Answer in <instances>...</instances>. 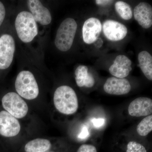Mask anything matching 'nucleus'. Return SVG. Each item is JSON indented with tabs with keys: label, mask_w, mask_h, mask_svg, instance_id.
Wrapping results in <instances>:
<instances>
[{
	"label": "nucleus",
	"mask_w": 152,
	"mask_h": 152,
	"mask_svg": "<svg viewBox=\"0 0 152 152\" xmlns=\"http://www.w3.org/2000/svg\"><path fill=\"white\" fill-rule=\"evenodd\" d=\"M134 17L139 25L145 29L152 25V6L146 2L140 3L134 9Z\"/></svg>",
	"instance_id": "4468645a"
},
{
	"label": "nucleus",
	"mask_w": 152,
	"mask_h": 152,
	"mask_svg": "<svg viewBox=\"0 0 152 152\" xmlns=\"http://www.w3.org/2000/svg\"><path fill=\"white\" fill-rule=\"evenodd\" d=\"M115 10L120 16L125 20H129L133 16L132 8L127 3L122 1L117 2L115 4Z\"/></svg>",
	"instance_id": "a211bd4d"
},
{
	"label": "nucleus",
	"mask_w": 152,
	"mask_h": 152,
	"mask_svg": "<svg viewBox=\"0 0 152 152\" xmlns=\"http://www.w3.org/2000/svg\"><path fill=\"white\" fill-rule=\"evenodd\" d=\"M27 3L30 13L37 23L42 26H47L50 24L52 20L50 12L40 1L29 0Z\"/></svg>",
	"instance_id": "6e6552de"
},
{
	"label": "nucleus",
	"mask_w": 152,
	"mask_h": 152,
	"mask_svg": "<svg viewBox=\"0 0 152 152\" xmlns=\"http://www.w3.org/2000/svg\"><path fill=\"white\" fill-rule=\"evenodd\" d=\"M15 88L22 98L31 100L37 97L39 88L34 76L29 71H21L16 79Z\"/></svg>",
	"instance_id": "20e7f679"
},
{
	"label": "nucleus",
	"mask_w": 152,
	"mask_h": 152,
	"mask_svg": "<svg viewBox=\"0 0 152 152\" xmlns=\"http://www.w3.org/2000/svg\"><path fill=\"white\" fill-rule=\"evenodd\" d=\"M152 131V115L146 116L137 126V132L139 135L145 137Z\"/></svg>",
	"instance_id": "6ab92c4d"
},
{
	"label": "nucleus",
	"mask_w": 152,
	"mask_h": 152,
	"mask_svg": "<svg viewBox=\"0 0 152 152\" xmlns=\"http://www.w3.org/2000/svg\"><path fill=\"white\" fill-rule=\"evenodd\" d=\"M102 26L104 35L110 41L121 40L127 34V28L126 26L114 20H107Z\"/></svg>",
	"instance_id": "9d476101"
},
{
	"label": "nucleus",
	"mask_w": 152,
	"mask_h": 152,
	"mask_svg": "<svg viewBox=\"0 0 152 152\" xmlns=\"http://www.w3.org/2000/svg\"><path fill=\"white\" fill-rule=\"evenodd\" d=\"M15 28L20 39L25 43H29L37 36V23L32 15L28 11L20 12L15 22Z\"/></svg>",
	"instance_id": "f03ea898"
},
{
	"label": "nucleus",
	"mask_w": 152,
	"mask_h": 152,
	"mask_svg": "<svg viewBox=\"0 0 152 152\" xmlns=\"http://www.w3.org/2000/svg\"><path fill=\"white\" fill-rule=\"evenodd\" d=\"M77 28V22L73 18L65 19L57 30L55 45L58 50L66 52L72 48Z\"/></svg>",
	"instance_id": "7ed1b4c3"
},
{
	"label": "nucleus",
	"mask_w": 152,
	"mask_h": 152,
	"mask_svg": "<svg viewBox=\"0 0 152 152\" xmlns=\"http://www.w3.org/2000/svg\"><path fill=\"white\" fill-rule=\"evenodd\" d=\"M94 125L96 127H100L102 126L104 123V120L102 119H95L93 121Z\"/></svg>",
	"instance_id": "b1692460"
},
{
	"label": "nucleus",
	"mask_w": 152,
	"mask_h": 152,
	"mask_svg": "<svg viewBox=\"0 0 152 152\" xmlns=\"http://www.w3.org/2000/svg\"><path fill=\"white\" fill-rule=\"evenodd\" d=\"M20 130V124L16 118L6 111L0 112L1 135L6 137H15Z\"/></svg>",
	"instance_id": "0eeeda50"
},
{
	"label": "nucleus",
	"mask_w": 152,
	"mask_h": 152,
	"mask_svg": "<svg viewBox=\"0 0 152 152\" xmlns=\"http://www.w3.org/2000/svg\"><path fill=\"white\" fill-rule=\"evenodd\" d=\"M113 2V1L110 0H96V3L99 6H105L112 4Z\"/></svg>",
	"instance_id": "5701e85b"
},
{
	"label": "nucleus",
	"mask_w": 152,
	"mask_h": 152,
	"mask_svg": "<svg viewBox=\"0 0 152 152\" xmlns=\"http://www.w3.org/2000/svg\"><path fill=\"white\" fill-rule=\"evenodd\" d=\"M52 147L49 140L37 138L28 142L25 146L26 152H45L48 151Z\"/></svg>",
	"instance_id": "f3484780"
},
{
	"label": "nucleus",
	"mask_w": 152,
	"mask_h": 152,
	"mask_svg": "<svg viewBox=\"0 0 152 152\" xmlns=\"http://www.w3.org/2000/svg\"><path fill=\"white\" fill-rule=\"evenodd\" d=\"M132 61L124 55H119L110 68L109 72L112 75L119 78H125L132 70Z\"/></svg>",
	"instance_id": "ddd939ff"
},
{
	"label": "nucleus",
	"mask_w": 152,
	"mask_h": 152,
	"mask_svg": "<svg viewBox=\"0 0 152 152\" xmlns=\"http://www.w3.org/2000/svg\"><path fill=\"white\" fill-rule=\"evenodd\" d=\"M77 152H97V150L93 145L83 144L79 147Z\"/></svg>",
	"instance_id": "412c9836"
},
{
	"label": "nucleus",
	"mask_w": 152,
	"mask_h": 152,
	"mask_svg": "<svg viewBox=\"0 0 152 152\" xmlns=\"http://www.w3.org/2000/svg\"><path fill=\"white\" fill-rule=\"evenodd\" d=\"M2 104L4 108L16 118H24L28 111L27 104L17 93L9 92L3 96Z\"/></svg>",
	"instance_id": "39448f33"
},
{
	"label": "nucleus",
	"mask_w": 152,
	"mask_h": 152,
	"mask_svg": "<svg viewBox=\"0 0 152 152\" xmlns=\"http://www.w3.org/2000/svg\"><path fill=\"white\" fill-rule=\"evenodd\" d=\"M138 59L141 69L148 80H152V57L148 52L143 51L139 53Z\"/></svg>",
	"instance_id": "dca6fc26"
},
{
	"label": "nucleus",
	"mask_w": 152,
	"mask_h": 152,
	"mask_svg": "<svg viewBox=\"0 0 152 152\" xmlns=\"http://www.w3.org/2000/svg\"><path fill=\"white\" fill-rule=\"evenodd\" d=\"M6 16V10L4 4L0 1V26L2 24Z\"/></svg>",
	"instance_id": "4be33fe9"
},
{
	"label": "nucleus",
	"mask_w": 152,
	"mask_h": 152,
	"mask_svg": "<svg viewBox=\"0 0 152 152\" xmlns=\"http://www.w3.org/2000/svg\"><path fill=\"white\" fill-rule=\"evenodd\" d=\"M103 88L104 91L109 94L120 96L128 94L132 87L127 79L111 77L107 79Z\"/></svg>",
	"instance_id": "9b49d317"
},
{
	"label": "nucleus",
	"mask_w": 152,
	"mask_h": 152,
	"mask_svg": "<svg viewBox=\"0 0 152 152\" xmlns=\"http://www.w3.org/2000/svg\"><path fill=\"white\" fill-rule=\"evenodd\" d=\"M15 43L12 36L4 34L0 37V69H8L13 60Z\"/></svg>",
	"instance_id": "423d86ee"
},
{
	"label": "nucleus",
	"mask_w": 152,
	"mask_h": 152,
	"mask_svg": "<svg viewBox=\"0 0 152 152\" xmlns=\"http://www.w3.org/2000/svg\"><path fill=\"white\" fill-rule=\"evenodd\" d=\"M75 81L79 87L91 88L94 86L95 80L92 74L89 72L87 66H79L75 71Z\"/></svg>",
	"instance_id": "2eb2a0df"
},
{
	"label": "nucleus",
	"mask_w": 152,
	"mask_h": 152,
	"mask_svg": "<svg viewBox=\"0 0 152 152\" xmlns=\"http://www.w3.org/2000/svg\"><path fill=\"white\" fill-rule=\"evenodd\" d=\"M53 102L56 109L64 115H73L79 108L77 94L69 86H61L57 88L54 94Z\"/></svg>",
	"instance_id": "f257e3e1"
},
{
	"label": "nucleus",
	"mask_w": 152,
	"mask_h": 152,
	"mask_svg": "<svg viewBox=\"0 0 152 152\" xmlns=\"http://www.w3.org/2000/svg\"><path fill=\"white\" fill-rule=\"evenodd\" d=\"M88 135V130L86 128H84L83 129L79 137L80 138H85Z\"/></svg>",
	"instance_id": "393cba45"
},
{
	"label": "nucleus",
	"mask_w": 152,
	"mask_h": 152,
	"mask_svg": "<svg viewBox=\"0 0 152 152\" xmlns=\"http://www.w3.org/2000/svg\"><path fill=\"white\" fill-rule=\"evenodd\" d=\"M128 110L132 117L148 116L152 115V99L146 97L137 98L129 104Z\"/></svg>",
	"instance_id": "1a4fd4ad"
},
{
	"label": "nucleus",
	"mask_w": 152,
	"mask_h": 152,
	"mask_svg": "<svg viewBox=\"0 0 152 152\" xmlns=\"http://www.w3.org/2000/svg\"><path fill=\"white\" fill-rule=\"evenodd\" d=\"M102 23L99 19L91 18L85 21L82 29L84 42L87 44H92L96 40L102 32Z\"/></svg>",
	"instance_id": "f8f14e48"
},
{
	"label": "nucleus",
	"mask_w": 152,
	"mask_h": 152,
	"mask_svg": "<svg viewBox=\"0 0 152 152\" xmlns=\"http://www.w3.org/2000/svg\"><path fill=\"white\" fill-rule=\"evenodd\" d=\"M53 152L47 151V152Z\"/></svg>",
	"instance_id": "a878e982"
},
{
	"label": "nucleus",
	"mask_w": 152,
	"mask_h": 152,
	"mask_svg": "<svg viewBox=\"0 0 152 152\" xmlns=\"http://www.w3.org/2000/svg\"><path fill=\"white\" fill-rule=\"evenodd\" d=\"M126 152H147L145 146L138 142L132 141L128 143Z\"/></svg>",
	"instance_id": "aec40b11"
}]
</instances>
